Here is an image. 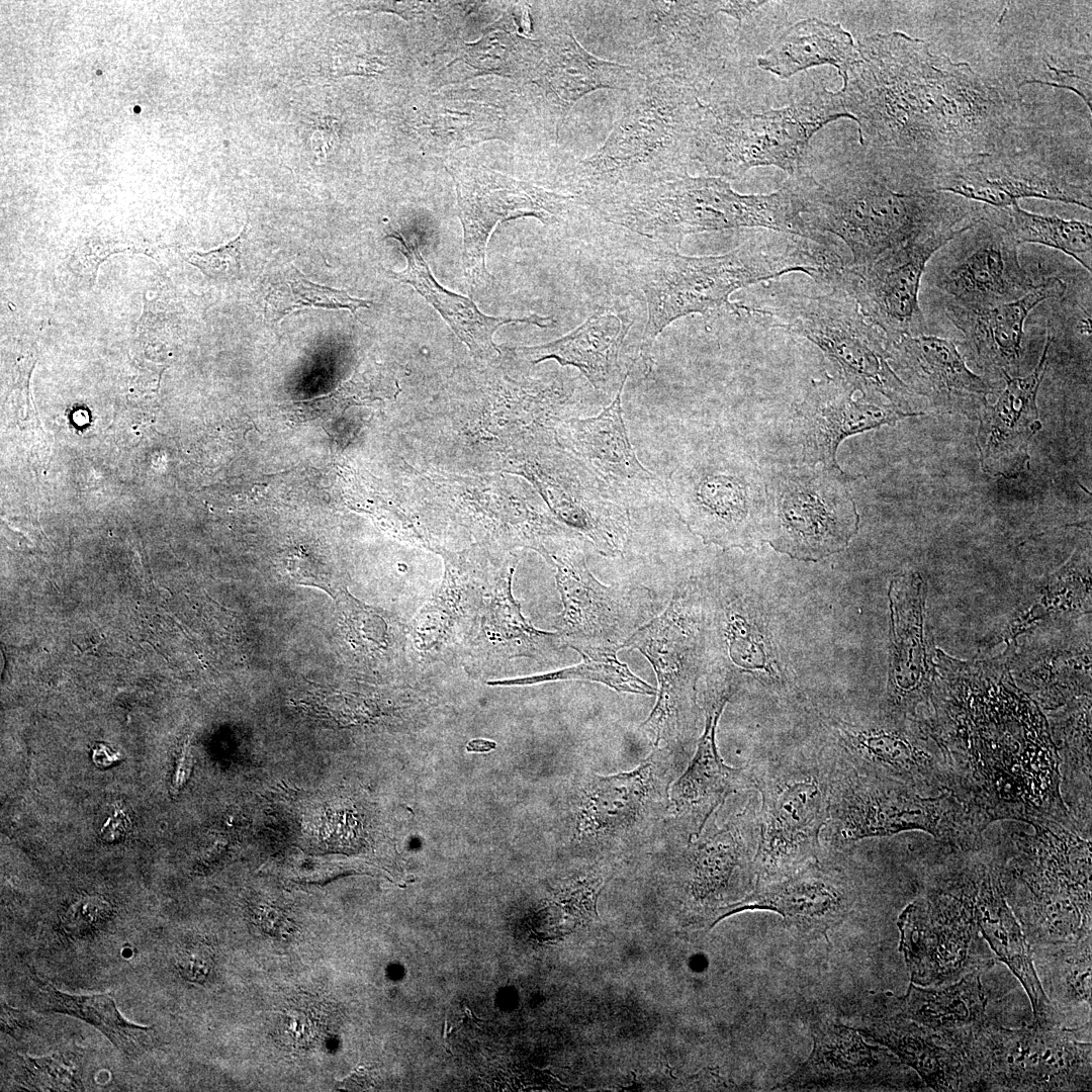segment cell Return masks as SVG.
I'll use <instances>...</instances> for the list:
<instances>
[{
	"label": "cell",
	"mask_w": 1092,
	"mask_h": 1092,
	"mask_svg": "<svg viewBox=\"0 0 1092 1092\" xmlns=\"http://www.w3.org/2000/svg\"><path fill=\"white\" fill-rule=\"evenodd\" d=\"M840 92L859 144L879 159L935 180L1007 146L1017 101L967 63L933 55L903 32L858 41Z\"/></svg>",
	"instance_id": "6da1fadb"
},
{
	"label": "cell",
	"mask_w": 1092,
	"mask_h": 1092,
	"mask_svg": "<svg viewBox=\"0 0 1092 1092\" xmlns=\"http://www.w3.org/2000/svg\"><path fill=\"white\" fill-rule=\"evenodd\" d=\"M977 679L946 681L934 700V741L951 793L986 825L1066 819L1061 759L1040 711L1001 679Z\"/></svg>",
	"instance_id": "7a4b0ae2"
},
{
	"label": "cell",
	"mask_w": 1092,
	"mask_h": 1092,
	"mask_svg": "<svg viewBox=\"0 0 1092 1092\" xmlns=\"http://www.w3.org/2000/svg\"><path fill=\"white\" fill-rule=\"evenodd\" d=\"M866 157L821 177L802 170L790 176L804 219L814 232L840 239L850 250V264H870L918 240L957 235L982 218L983 204L936 191L868 151Z\"/></svg>",
	"instance_id": "3957f363"
},
{
	"label": "cell",
	"mask_w": 1092,
	"mask_h": 1092,
	"mask_svg": "<svg viewBox=\"0 0 1092 1092\" xmlns=\"http://www.w3.org/2000/svg\"><path fill=\"white\" fill-rule=\"evenodd\" d=\"M832 260L831 247L791 235L780 241H749L716 256L654 253L633 272L648 311L642 356L648 358L654 340L675 320L691 313L740 315V303L729 299L735 291L791 272L817 282Z\"/></svg>",
	"instance_id": "277c9868"
},
{
	"label": "cell",
	"mask_w": 1092,
	"mask_h": 1092,
	"mask_svg": "<svg viewBox=\"0 0 1092 1092\" xmlns=\"http://www.w3.org/2000/svg\"><path fill=\"white\" fill-rule=\"evenodd\" d=\"M605 144L571 174L579 203L592 204L688 175L705 99L668 79L643 78Z\"/></svg>",
	"instance_id": "5b68a950"
},
{
	"label": "cell",
	"mask_w": 1092,
	"mask_h": 1092,
	"mask_svg": "<svg viewBox=\"0 0 1092 1092\" xmlns=\"http://www.w3.org/2000/svg\"><path fill=\"white\" fill-rule=\"evenodd\" d=\"M604 220L673 249L692 234L761 228L815 243L790 179L769 194H740L719 177H684L589 206Z\"/></svg>",
	"instance_id": "8992f818"
},
{
	"label": "cell",
	"mask_w": 1092,
	"mask_h": 1092,
	"mask_svg": "<svg viewBox=\"0 0 1092 1092\" xmlns=\"http://www.w3.org/2000/svg\"><path fill=\"white\" fill-rule=\"evenodd\" d=\"M1033 827L1000 863L1005 898L1029 945L1080 941L1091 934L1090 840L1070 816Z\"/></svg>",
	"instance_id": "52a82bcc"
},
{
	"label": "cell",
	"mask_w": 1092,
	"mask_h": 1092,
	"mask_svg": "<svg viewBox=\"0 0 1092 1092\" xmlns=\"http://www.w3.org/2000/svg\"><path fill=\"white\" fill-rule=\"evenodd\" d=\"M851 118L840 92L825 88L781 108L744 111L726 101L705 103L696 126L692 160L710 176L741 178L758 166H775L790 176L802 169L811 138L824 125Z\"/></svg>",
	"instance_id": "ba28073f"
},
{
	"label": "cell",
	"mask_w": 1092,
	"mask_h": 1092,
	"mask_svg": "<svg viewBox=\"0 0 1092 1092\" xmlns=\"http://www.w3.org/2000/svg\"><path fill=\"white\" fill-rule=\"evenodd\" d=\"M836 766L835 752L822 750L761 760L746 769L761 799L756 887L822 856L820 836L829 820Z\"/></svg>",
	"instance_id": "9c48e42d"
},
{
	"label": "cell",
	"mask_w": 1092,
	"mask_h": 1092,
	"mask_svg": "<svg viewBox=\"0 0 1092 1092\" xmlns=\"http://www.w3.org/2000/svg\"><path fill=\"white\" fill-rule=\"evenodd\" d=\"M741 309L765 327L784 329L816 345L854 390L909 410L913 393L889 364L885 335L841 289L818 295L775 290L756 304L741 303Z\"/></svg>",
	"instance_id": "30bf717a"
},
{
	"label": "cell",
	"mask_w": 1092,
	"mask_h": 1092,
	"mask_svg": "<svg viewBox=\"0 0 1092 1092\" xmlns=\"http://www.w3.org/2000/svg\"><path fill=\"white\" fill-rule=\"evenodd\" d=\"M924 830L962 849L976 848L985 829L951 793L928 794L908 785L862 775L837 755L829 820L823 832L833 847L858 840Z\"/></svg>",
	"instance_id": "8fae6325"
},
{
	"label": "cell",
	"mask_w": 1092,
	"mask_h": 1092,
	"mask_svg": "<svg viewBox=\"0 0 1092 1092\" xmlns=\"http://www.w3.org/2000/svg\"><path fill=\"white\" fill-rule=\"evenodd\" d=\"M1079 1028L1034 1021L1010 1029L990 1018L959 1040L969 1090L1090 1089L1091 1043L1078 1038Z\"/></svg>",
	"instance_id": "7c38bea8"
},
{
	"label": "cell",
	"mask_w": 1092,
	"mask_h": 1092,
	"mask_svg": "<svg viewBox=\"0 0 1092 1092\" xmlns=\"http://www.w3.org/2000/svg\"><path fill=\"white\" fill-rule=\"evenodd\" d=\"M665 490L680 520L706 543L744 549L763 540L765 485L740 453L721 447L686 453Z\"/></svg>",
	"instance_id": "4fadbf2b"
},
{
	"label": "cell",
	"mask_w": 1092,
	"mask_h": 1092,
	"mask_svg": "<svg viewBox=\"0 0 1092 1092\" xmlns=\"http://www.w3.org/2000/svg\"><path fill=\"white\" fill-rule=\"evenodd\" d=\"M976 860L947 871L900 914V950L911 983L937 987L995 964L974 911Z\"/></svg>",
	"instance_id": "5bb4252c"
},
{
	"label": "cell",
	"mask_w": 1092,
	"mask_h": 1092,
	"mask_svg": "<svg viewBox=\"0 0 1092 1092\" xmlns=\"http://www.w3.org/2000/svg\"><path fill=\"white\" fill-rule=\"evenodd\" d=\"M625 5L633 12L631 67L644 78L671 80L706 99L733 44V36L718 18L717 1Z\"/></svg>",
	"instance_id": "9a60e30c"
},
{
	"label": "cell",
	"mask_w": 1092,
	"mask_h": 1092,
	"mask_svg": "<svg viewBox=\"0 0 1092 1092\" xmlns=\"http://www.w3.org/2000/svg\"><path fill=\"white\" fill-rule=\"evenodd\" d=\"M850 479L838 465L810 464L780 473L765 485L763 540L802 561L843 550L859 523L846 484Z\"/></svg>",
	"instance_id": "2e32d148"
},
{
	"label": "cell",
	"mask_w": 1092,
	"mask_h": 1092,
	"mask_svg": "<svg viewBox=\"0 0 1092 1092\" xmlns=\"http://www.w3.org/2000/svg\"><path fill=\"white\" fill-rule=\"evenodd\" d=\"M703 643L700 601L694 587L684 584L673 592L662 614L639 627L622 645L640 651L657 676L656 704L639 726L654 746L677 743L692 732Z\"/></svg>",
	"instance_id": "e0dca14e"
},
{
	"label": "cell",
	"mask_w": 1092,
	"mask_h": 1092,
	"mask_svg": "<svg viewBox=\"0 0 1092 1092\" xmlns=\"http://www.w3.org/2000/svg\"><path fill=\"white\" fill-rule=\"evenodd\" d=\"M582 537L549 539L539 553L556 569L562 611L554 627L567 647L619 650L625 640L651 620L653 597L641 585H604L589 571Z\"/></svg>",
	"instance_id": "ac0fdd59"
},
{
	"label": "cell",
	"mask_w": 1092,
	"mask_h": 1092,
	"mask_svg": "<svg viewBox=\"0 0 1092 1092\" xmlns=\"http://www.w3.org/2000/svg\"><path fill=\"white\" fill-rule=\"evenodd\" d=\"M1018 247L1004 230L982 217L930 259L931 284L944 305L983 308L1015 300L1036 284L1020 263Z\"/></svg>",
	"instance_id": "d6986e66"
},
{
	"label": "cell",
	"mask_w": 1092,
	"mask_h": 1092,
	"mask_svg": "<svg viewBox=\"0 0 1092 1092\" xmlns=\"http://www.w3.org/2000/svg\"><path fill=\"white\" fill-rule=\"evenodd\" d=\"M443 556V580L408 626L410 657L420 673L462 667L495 571L475 551Z\"/></svg>",
	"instance_id": "ffe728a7"
},
{
	"label": "cell",
	"mask_w": 1092,
	"mask_h": 1092,
	"mask_svg": "<svg viewBox=\"0 0 1092 1092\" xmlns=\"http://www.w3.org/2000/svg\"><path fill=\"white\" fill-rule=\"evenodd\" d=\"M954 236L918 240L867 265L843 262L829 273L824 286L848 294L888 342L923 334L926 324L919 303L921 281L930 259Z\"/></svg>",
	"instance_id": "44dd1931"
},
{
	"label": "cell",
	"mask_w": 1092,
	"mask_h": 1092,
	"mask_svg": "<svg viewBox=\"0 0 1092 1092\" xmlns=\"http://www.w3.org/2000/svg\"><path fill=\"white\" fill-rule=\"evenodd\" d=\"M452 173L463 226L462 266L471 290L490 280L486 249L497 223L525 216L555 223L567 213L573 198L485 168L453 169Z\"/></svg>",
	"instance_id": "7402d4cb"
},
{
	"label": "cell",
	"mask_w": 1092,
	"mask_h": 1092,
	"mask_svg": "<svg viewBox=\"0 0 1092 1092\" xmlns=\"http://www.w3.org/2000/svg\"><path fill=\"white\" fill-rule=\"evenodd\" d=\"M984 155L933 182L936 191L993 207L1038 198L1092 209L1091 180L1046 158L1008 152Z\"/></svg>",
	"instance_id": "603a6c76"
},
{
	"label": "cell",
	"mask_w": 1092,
	"mask_h": 1092,
	"mask_svg": "<svg viewBox=\"0 0 1092 1092\" xmlns=\"http://www.w3.org/2000/svg\"><path fill=\"white\" fill-rule=\"evenodd\" d=\"M554 511L606 557L622 555L631 535L629 508L577 457L534 454L525 464Z\"/></svg>",
	"instance_id": "cb8c5ba5"
},
{
	"label": "cell",
	"mask_w": 1092,
	"mask_h": 1092,
	"mask_svg": "<svg viewBox=\"0 0 1092 1092\" xmlns=\"http://www.w3.org/2000/svg\"><path fill=\"white\" fill-rule=\"evenodd\" d=\"M813 1049L782 1090L903 1089L906 1069L888 1050L871 1045L854 1028L826 1017L810 1023Z\"/></svg>",
	"instance_id": "d4e9b609"
},
{
	"label": "cell",
	"mask_w": 1092,
	"mask_h": 1092,
	"mask_svg": "<svg viewBox=\"0 0 1092 1092\" xmlns=\"http://www.w3.org/2000/svg\"><path fill=\"white\" fill-rule=\"evenodd\" d=\"M888 361L913 394L940 413L974 418L986 405L992 387L966 364L948 339L919 334L887 341Z\"/></svg>",
	"instance_id": "484cf974"
},
{
	"label": "cell",
	"mask_w": 1092,
	"mask_h": 1092,
	"mask_svg": "<svg viewBox=\"0 0 1092 1092\" xmlns=\"http://www.w3.org/2000/svg\"><path fill=\"white\" fill-rule=\"evenodd\" d=\"M623 389L597 416L567 422L563 435L576 457L629 508L658 500L666 490L631 445L622 412Z\"/></svg>",
	"instance_id": "4316f807"
},
{
	"label": "cell",
	"mask_w": 1092,
	"mask_h": 1092,
	"mask_svg": "<svg viewBox=\"0 0 1092 1092\" xmlns=\"http://www.w3.org/2000/svg\"><path fill=\"white\" fill-rule=\"evenodd\" d=\"M836 754L859 774L896 781L928 794L951 793L938 749L901 728L832 720ZM952 794V793H951Z\"/></svg>",
	"instance_id": "83f0119b"
},
{
	"label": "cell",
	"mask_w": 1092,
	"mask_h": 1092,
	"mask_svg": "<svg viewBox=\"0 0 1092 1092\" xmlns=\"http://www.w3.org/2000/svg\"><path fill=\"white\" fill-rule=\"evenodd\" d=\"M515 563L495 567L476 634L462 663L471 675L502 673L513 659L556 661L567 647L558 632L535 628L522 614L512 592Z\"/></svg>",
	"instance_id": "f1b7e54d"
},
{
	"label": "cell",
	"mask_w": 1092,
	"mask_h": 1092,
	"mask_svg": "<svg viewBox=\"0 0 1092 1092\" xmlns=\"http://www.w3.org/2000/svg\"><path fill=\"white\" fill-rule=\"evenodd\" d=\"M854 899L845 873L819 857L781 880L757 886L723 918L744 910H769L804 934L826 935L849 914Z\"/></svg>",
	"instance_id": "f546056e"
},
{
	"label": "cell",
	"mask_w": 1092,
	"mask_h": 1092,
	"mask_svg": "<svg viewBox=\"0 0 1092 1092\" xmlns=\"http://www.w3.org/2000/svg\"><path fill=\"white\" fill-rule=\"evenodd\" d=\"M731 676L715 673L704 691L705 728L686 771L671 788L677 816L693 834H700L714 811L733 792L749 786L746 769L724 762L716 744L719 718L733 694Z\"/></svg>",
	"instance_id": "4dcf8cb0"
},
{
	"label": "cell",
	"mask_w": 1092,
	"mask_h": 1092,
	"mask_svg": "<svg viewBox=\"0 0 1092 1092\" xmlns=\"http://www.w3.org/2000/svg\"><path fill=\"white\" fill-rule=\"evenodd\" d=\"M854 390L841 378L815 382L798 412V430L809 464L837 466L841 441L856 433L918 414L906 413L877 395L854 398Z\"/></svg>",
	"instance_id": "1f68e13d"
},
{
	"label": "cell",
	"mask_w": 1092,
	"mask_h": 1092,
	"mask_svg": "<svg viewBox=\"0 0 1092 1092\" xmlns=\"http://www.w3.org/2000/svg\"><path fill=\"white\" fill-rule=\"evenodd\" d=\"M1052 342L1048 336L1032 372L1024 377H1005L1006 387L997 401L986 403L979 414L976 442L982 467L989 474L1015 476L1028 466V444L1041 427L1036 395Z\"/></svg>",
	"instance_id": "d6a6232c"
},
{
	"label": "cell",
	"mask_w": 1092,
	"mask_h": 1092,
	"mask_svg": "<svg viewBox=\"0 0 1092 1092\" xmlns=\"http://www.w3.org/2000/svg\"><path fill=\"white\" fill-rule=\"evenodd\" d=\"M1066 283L1046 277L1023 296L990 307L964 308L944 305L945 315L964 336L976 364L1005 377L1019 373L1024 355V325L1041 302L1065 294Z\"/></svg>",
	"instance_id": "836d02e7"
},
{
	"label": "cell",
	"mask_w": 1092,
	"mask_h": 1092,
	"mask_svg": "<svg viewBox=\"0 0 1092 1092\" xmlns=\"http://www.w3.org/2000/svg\"><path fill=\"white\" fill-rule=\"evenodd\" d=\"M632 324L629 314L602 307L569 334L545 344L519 347L515 352L533 364L554 359L574 366L598 393L615 397L630 373L624 345Z\"/></svg>",
	"instance_id": "e575fe53"
},
{
	"label": "cell",
	"mask_w": 1092,
	"mask_h": 1092,
	"mask_svg": "<svg viewBox=\"0 0 1092 1092\" xmlns=\"http://www.w3.org/2000/svg\"><path fill=\"white\" fill-rule=\"evenodd\" d=\"M973 898L980 932L997 959L1007 965L1024 987L1034 1021L1061 1026L1058 1013L1037 978L1022 928L1007 904L999 861H976Z\"/></svg>",
	"instance_id": "d590c367"
},
{
	"label": "cell",
	"mask_w": 1092,
	"mask_h": 1092,
	"mask_svg": "<svg viewBox=\"0 0 1092 1092\" xmlns=\"http://www.w3.org/2000/svg\"><path fill=\"white\" fill-rule=\"evenodd\" d=\"M386 238H392L399 243V250L406 259L404 269L388 271V275L413 286L441 314L475 356L489 357L498 352L493 335L502 326L529 324L544 329L555 324L553 317L539 314L508 317L483 313L468 297L449 291L437 282L415 240L399 231H392Z\"/></svg>",
	"instance_id": "8d00e7d4"
},
{
	"label": "cell",
	"mask_w": 1092,
	"mask_h": 1092,
	"mask_svg": "<svg viewBox=\"0 0 1092 1092\" xmlns=\"http://www.w3.org/2000/svg\"><path fill=\"white\" fill-rule=\"evenodd\" d=\"M530 73L546 97L558 107L561 118L587 93L604 88L628 91L644 78L631 66L592 55L570 31L542 47L539 61Z\"/></svg>",
	"instance_id": "74e56055"
},
{
	"label": "cell",
	"mask_w": 1092,
	"mask_h": 1092,
	"mask_svg": "<svg viewBox=\"0 0 1092 1092\" xmlns=\"http://www.w3.org/2000/svg\"><path fill=\"white\" fill-rule=\"evenodd\" d=\"M854 1029L888 1048L935 1091H965L969 1083L951 1038L898 1015L866 1017Z\"/></svg>",
	"instance_id": "f35d334b"
},
{
	"label": "cell",
	"mask_w": 1092,
	"mask_h": 1092,
	"mask_svg": "<svg viewBox=\"0 0 1092 1092\" xmlns=\"http://www.w3.org/2000/svg\"><path fill=\"white\" fill-rule=\"evenodd\" d=\"M980 974L975 971L937 987L922 988L910 983L904 996L887 998L889 1006L894 1015L933 1031L950 1036L964 1034L991 1018Z\"/></svg>",
	"instance_id": "ab89813d"
},
{
	"label": "cell",
	"mask_w": 1092,
	"mask_h": 1092,
	"mask_svg": "<svg viewBox=\"0 0 1092 1092\" xmlns=\"http://www.w3.org/2000/svg\"><path fill=\"white\" fill-rule=\"evenodd\" d=\"M338 605L342 636L361 666L421 674L407 654V625L381 609L364 604L347 589L339 593Z\"/></svg>",
	"instance_id": "60d3db41"
},
{
	"label": "cell",
	"mask_w": 1092,
	"mask_h": 1092,
	"mask_svg": "<svg viewBox=\"0 0 1092 1092\" xmlns=\"http://www.w3.org/2000/svg\"><path fill=\"white\" fill-rule=\"evenodd\" d=\"M858 58L851 34L840 24L818 18L801 20L757 59L758 67L781 78L820 65H831L842 80Z\"/></svg>",
	"instance_id": "b9f144b4"
},
{
	"label": "cell",
	"mask_w": 1092,
	"mask_h": 1092,
	"mask_svg": "<svg viewBox=\"0 0 1092 1092\" xmlns=\"http://www.w3.org/2000/svg\"><path fill=\"white\" fill-rule=\"evenodd\" d=\"M1042 990L1060 1018L1091 1020V934L1077 942L1029 945Z\"/></svg>",
	"instance_id": "7bdbcfd3"
},
{
	"label": "cell",
	"mask_w": 1092,
	"mask_h": 1092,
	"mask_svg": "<svg viewBox=\"0 0 1092 1092\" xmlns=\"http://www.w3.org/2000/svg\"><path fill=\"white\" fill-rule=\"evenodd\" d=\"M654 760L653 753L631 771L593 778L583 806L584 823L589 831H622L639 821L654 798Z\"/></svg>",
	"instance_id": "ee69618b"
},
{
	"label": "cell",
	"mask_w": 1092,
	"mask_h": 1092,
	"mask_svg": "<svg viewBox=\"0 0 1092 1092\" xmlns=\"http://www.w3.org/2000/svg\"><path fill=\"white\" fill-rule=\"evenodd\" d=\"M38 1009L80 1018L92 1024L122 1053L140 1055L153 1042V1028L126 1020L117 1009L111 994L75 995L60 991L53 984L31 974Z\"/></svg>",
	"instance_id": "f6af8a7d"
},
{
	"label": "cell",
	"mask_w": 1092,
	"mask_h": 1092,
	"mask_svg": "<svg viewBox=\"0 0 1092 1092\" xmlns=\"http://www.w3.org/2000/svg\"><path fill=\"white\" fill-rule=\"evenodd\" d=\"M982 217L1000 226L1019 245L1039 244L1059 250L1091 271L1092 226L1088 222L1029 212L1018 202L1003 207L983 205Z\"/></svg>",
	"instance_id": "bcb514c9"
},
{
	"label": "cell",
	"mask_w": 1092,
	"mask_h": 1092,
	"mask_svg": "<svg viewBox=\"0 0 1092 1092\" xmlns=\"http://www.w3.org/2000/svg\"><path fill=\"white\" fill-rule=\"evenodd\" d=\"M618 650L606 648H585L577 653L582 661L576 665L564 667L547 673L522 677L489 680L488 686L513 687L532 686L556 680H588L601 682L617 692L654 696L657 692L651 685L635 675L617 657Z\"/></svg>",
	"instance_id": "7dc6e473"
},
{
	"label": "cell",
	"mask_w": 1092,
	"mask_h": 1092,
	"mask_svg": "<svg viewBox=\"0 0 1092 1092\" xmlns=\"http://www.w3.org/2000/svg\"><path fill=\"white\" fill-rule=\"evenodd\" d=\"M288 290L281 286L268 298V306L274 320L278 321L296 310L312 307L326 309L346 308L355 314L361 307H369L371 301L352 297L346 290L334 289L309 282L296 271L286 282Z\"/></svg>",
	"instance_id": "c3c4849f"
},
{
	"label": "cell",
	"mask_w": 1092,
	"mask_h": 1092,
	"mask_svg": "<svg viewBox=\"0 0 1092 1092\" xmlns=\"http://www.w3.org/2000/svg\"><path fill=\"white\" fill-rule=\"evenodd\" d=\"M150 249L142 245L121 243L119 241H97L90 238L70 248L64 260L65 271L69 273V280L75 286L89 290L96 282L100 265L108 257L125 252L149 255Z\"/></svg>",
	"instance_id": "681fc988"
},
{
	"label": "cell",
	"mask_w": 1092,
	"mask_h": 1092,
	"mask_svg": "<svg viewBox=\"0 0 1092 1092\" xmlns=\"http://www.w3.org/2000/svg\"><path fill=\"white\" fill-rule=\"evenodd\" d=\"M23 1070L28 1085L38 1090H80L77 1072L60 1056L42 1058L22 1056Z\"/></svg>",
	"instance_id": "f907efd6"
},
{
	"label": "cell",
	"mask_w": 1092,
	"mask_h": 1092,
	"mask_svg": "<svg viewBox=\"0 0 1092 1092\" xmlns=\"http://www.w3.org/2000/svg\"><path fill=\"white\" fill-rule=\"evenodd\" d=\"M247 233L248 224L225 245L207 252L189 251L185 254V258L209 279L216 281L232 279L240 271L241 250Z\"/></svg>",
	"instance_id": "816d5d0a"
},
{
	"label": "cell",
	"mask_w": 1092,
	"mask_h": 1092,
	"mask_svg": "<svg viewBox=\"0 0 1092 1092\" xmlns=\"http://www.w3.org/2000/svg\"><path fill=\"white\" fill-rule=\"evenodd\" d=\"M177 965L183 977L190 981H203L207 978L212 956L208 946L200 942H191L183 946L177 957Z\"/></svg>",
	"instance_id": "f5cc1de1"
},
{
	"label": "cell",
	"mask_w": 1092,
	"mask_h": 1092,
	"mask_svg": "<svg viewBox=\"0 0 1092 1092\" xmlns=\"http://www.w3.org/2000/svg\"><path fill=\"white\" fill-rule=\"evenodd\" d=\"M363 61L366 60L355 55L338 56L334 65L335 75L338 77L347 75H372L378 72V65H363Z\"/></svg>",
	"instance_id": "db71d44e"
},
{
	"label": "cell",
	"mask_w": 1092,
	"mask_h": 1092,
	"mask_svg": "<svg viewBox=\"0 0 1092 1092\" xmlns=\"http://www.w3.org/2000/svg\"><path fill=\"white\" fill-rule=\"evenodd\" d=\"M1 1028L3 1032L14 1037L25 1032L29 1028V1018L21 1011L11 1008L3 1000L1 1002Z\"/></svg>",
	"instance_id": "11a10c76"
},
{
	"label": "cell",
	"mask_w": 1092,
	"mask_h": 1092,
	"mask_svg": "<svg viewBox=\"0 0 1092 1092\" xmlns=\"http://www.w3.org/2000/svg\"><path fill=\"white\" fill-rule=\"evenodd\" d=\"M764 3L765 1H717V9L719 13L723 12L730 15L740 24Z\"/></svg>",
	"instance_id": "9f6ffc18"
},
{
	"label": "cell",
	"mask_w": 1092,
	"mask_h": 1092,
	"mask_svg": "<svg viewBox=\"0 0 1092 1092\" xmlns=\"http://www.w3.org/2000/svg\"><path fill=\"white\" fill-rule=\"evenodd\" d=\"M259 919L263 929L268 932L278 933L287 930L285 928V926L288 925L286 918L281 912L274 908L263 907L259 914Z\"/></svg>",
	"instance_id": "6f0895ef"
},
{
	"label": "cell",
	"mask_w": 1092,
	"mask_h": 1092,
	"mask_svg": "<svg viewBox=\"0 0 1092 1092\" xmlns=\"http://www.w3.org/2000/svg\"><path fill=\"white\" fill-rule=\"evenodd\" d=\"M192 766L191 753L187 746H185L181 752L180 759L178 760L175 775L173 777L172 788L174 791H178L190 776Z\"/></svg>",
	"instance_id": "680465c9"
},
{
	"label": "cell",
	"mask_w": 1092,
	"mask_h": 1092,
	"mask_svg": "<svg viewBox=\"0 0 1092 1092\" xmlns=\"http://www.w3.org/2000/svg\"><path fill=\"white\" fill-rule=\"evenodd\" d=\"M495 748V743L483 739H475L468 743L467 751L469 752H488Z\"/></svg>",
	"instance_id": "91938a15"
}]
</instances>
